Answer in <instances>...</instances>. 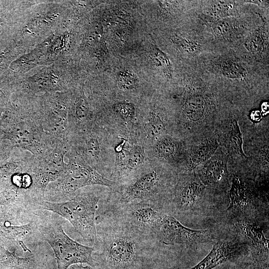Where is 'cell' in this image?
<instances>
[{"label":"cell","instance_id":"cell-12","mask_svg":"<svg viewBox=\"0 0 269 269\" xmlns=\"http://www.w3.org/2000/svg\"><path fill=\"white\" fill-rule=\"evenodd\" d=\"M231 47L253 60L269 64V19H265Z\"/></svg>","mask_w":269,"mask_h":269},{"label":"cell","instance_id":"cell-10","mask_svg":"<svg viewBox=\"0 0 269 269\" xmlns=\"http://www.w3.org/2000/svg\"><path fill=\"white\" fill-rule=\"evenodd\" d=\"M162 173L152 170L137 176L124 187L116 190L118 196L104 203L109 205H120L134 201H152L160 203L157 197L164 187Z\"/></svg>","mask_w":269,"mask_h":269},{"label":"cell","instance_id":"cell-25","mask_svg":"<svg viewBox=\"0 0 269 269\" xmlns=\"http://www.w3.org/2000/svg\"><path fill=\"white\" fill-rule=\"evenodd\" d=\"M113 109L116 114L125 121H130L134 117V106L131 102H120L116 103L114 104Z\"/></svg>","mask_w":269,"mask_h":269},{"label":"cell","instance_id":"cell-7","mask_svg":"<svg viewBox=\"0 0 269 269\" xmlns=\"http://www.w3.org/2000/svg\"><path fill=\"white\" fill-rule=\"evenodd\" d=\"M251 107L236 104L226 113L218 124L215 132L220 144L229 159L234 163H246L248 157L243 149V133L239 122Z\"/></svg>","mask_w":269,"mask_h":269},{"label":"cell","instance_id":"cell-23","mask_svg":"<svg viewBox=\"0 0 269 269\" xmlns=\"http://www.w3.org/2000/svg\"><path fill=\"white\" fill-rule=\"evenodd\" d=\"M151 60L153 64L159 71L162 75L167 79H172L173 69L168 56L156 45L153 46Z\"/></svg>","mask_w":269,"mask_h":269},{"label":"cell","instance_id":"cell-3","mask_svg":"<svg viewBox=\"0 0 269 269\" xmlns=\"http://www.w3.org/2000/svg\"><path fill=\"white\" fill-rule=\"evenodd\" d=\"M198 63L240 102L255 104L269 96V64L253 60L232 47L216 48Z\"/></svg>","mask_w":269,"mask_h":269},{"label":"cell","instance_id":"cell-6","mask_svg":"<svg viewBox=\"0 0 269 269\" xmlns=\"http://www.w3.org/2000/svg\"><path fill=\"white\" fill-rule=\"evenodd\" d=\"M196 18L212 37L215 48L231 47L243 39L269 15L261 10L237 16L212 18L197 13Z\"/></svg>","mask_w":269,"mask_h":269},{"label":"cell","instance_id":"cell-13","mask_svg":"<svg viewBox=\"0 0 269 269\" xmlns=\"http://www.w3.org/2000/svg\"><path fill=\"white\" fill-rule=\"evenodd\" d=\"M229 160L228 155L220 146L215 154L195 171L206 187L222 186L228 182L229 178Z\"/></svg>","mask_w":269,"mask_h":269},{"label":"cell","instance_id":"cell-21","mask_svg":"<svg viewBox=\"0 0 269 269\" xmlns=\"http://www.w3.org/2000/svg\"><path fill=\"white\" fill-rule=\"evenodd\" d=\"M240 228L245 236L262 253L269 254V240L263 230L254 223L243 222Z\"/></svg>","mask_w":269,"mask_h":269},{"label":"cell","instance_id":"cell-11","mask_svg":"<svg viewBox=\"0 0 269 269\" xmlns=\"http://www.w3.org/2000/svg\"><path fill=\"white\" fill-rule=\"evenodd\" d=\"M186 145L183 171H194L211 158L220 147L215 132L203 134L185 140Z\"/></svg>","mask_w":269,"mask_h":269},{"label":"cell","instance_id":"cell-17","mask_svg":"<svg viewBox=\"0 0 269 269\" xmlns=\"http://www.w3.org/2000/svg\"><path fill=\"white\" fill-rule=\"evenodd\" d=\"M174 192V202L178 209L193 205L204 193L206 187L195 171H183Z\"/></svg>","mask_w":269,"mask_h":269},{"label":"cell","instance_id":"cell-18","mask_svg":"<svg viewBox=\"0 0 269 269\" xmlns=\"http://www.w3.org/2000/svg\"><path fill=\"white\" fill-rule=\"evenodd\" d=\"M185 141L178 140L167 134L157 139L154 145V152L158 158L172 162L179 160L182 167L185 160Z\"/></svg>","mask_w":269,"mask_h":269},{"label":"cell","instance_id":"cell-24","mask_svg":"<svg viewBox=\"0 0 269 269\" xmlns=\"http://www.w3.org/2000/svg\"><path fill=\"white\" fill-rule=\"evenodd\" d=\"M117 84L120 90L131 91L138 87L139 80L133 72L124 69L120 71L117 74Z\"/></svg>","mask_w":269,"mask_h":269},{"label":"cell","instance_id":"cell-4","mask_svg":"<svg viewBox=\"0 0 269 269\" xmlns=\"http://www.w3.org/2000/svg\"><path fill=\"white\" fill-rule=\"evenodd\" d=\"M36 230L39 238L51 247L58 269H68L79 263L94 267L93 247L81 244L69 237L64 232L61 220L53 216L45 217L35 212Z\"/></svg>","mask_w":269,"mask_h":269},{"label":"cell","instance_id":"cell-27","mask_svg":"<svg viewBox=\"0 0 269 269\" xmlns=\"http://www.w3.org/2000/svg\"><path fill=\"white\" fill-rule=\"evenodd\" d=\"M68 269H94L89 265H83L82 264H75L70 266Z\"/></svg>","mask_w":269,"mask_h":269},{"label":"cell","instance_id":"cell-5","mask_svg":"<svg viewBox=\"0 0 269 269\" xmlns=\"http://www.w3.org/2000/svg\"><path fill=\"white\" fill-rule=\"evenodd\" d=\"M100 200L98 193L82 192L65 202L42 200L38 203L37 210L52 212L65 218L85 242L94 247L97 241L96 217Z\"/></svg>","mask_w":269,"mask_h":269},{"label":"cell","instance_id":"cell-14","mask_svg":"<svg viewBox=\"0 0 269 269\" xmlns=\"http://www.w3.org/2000/svg\"><path fill=\"white\" fill-rule=\"evenodd\" d=\"M91 185L105 186L112 189L118 186L116 182L104 177L90 167H83L69 172L59 181L56 189L63 195H69L81 187Z\"/></svg>","mask_w":269,"mask_h":269},{"label":"cell","instance_id":"cell-16","mask_svg":"<svg viewBox=\"0 0 269 269\" xmlns=\"http://www.w3.org/2000/svg\"><path fill=\"white\" fill-rule=\"evenodd\" d=\"M245 253V247L238 242L219 241L201 261L188 269H214L225 263L234 262Z\"/></svg>","mask_w":269,"mask_h":269},{"label":"cell","instance_id":"cell-1","mask_svg":"<svg viewBox=\"0 0 269 269\" xmlns=\"http://www.w3.org/2000/svg\"><path fill=\"white\" fill-rule=\"evenodd\" d=\"M97 241L92 256L94 269H161L155 251L158 242L115 213L99 208Z\"/></svg>","mask_w":269,"mask_h":269},{"label":"cell","instance_id":"cell-26","mask_svg":"<svg viewBox=\"0 0 269 269\" xmlns=\"http://www.w3.org/2000/svg\"><path fill=\"white\" fill-rule=\"evenodd\" d=\"M214 269H238V268L233 262H227L217 267Z\"/></svg>","mask_w":269,"mask_h":269},{"label":"cell","instance_id":"cell-8","mask_svg":"<svg viewBox=\"0 0 269 269\" xmlns=\"http://www.w3.org/2000/svg\"><path fill=\"white\" fill-rule=\"evenodd\" d=\"M99 207L119 215L140 231L153 235L162 215L159 203L152 201H134L120 205L101 204Z\"/></svg>","mask_w":269,"mask_h":269},{"label":"cell","instance_id":"cell-15","mask_svg":"<svg viewBox=\"0 0 269 269\" xmlns=\"http://www.w3.org/2000/svg\"><path fill=\"white\" fill-rule=\"evenodd\" d=\"M246 0H199L197 13L212 18L237 16L258 9Z\"/></svg>","mask_w":269,"mask_h":269},{"label":"cell","instance_id":"cell-9","mask_svg":"<svg viewBox=\"0 0 269 269\" xmlns=\"http://www.w3.org/2000/svg\"><path fill=\"white\" fill-rule=\"evenodd\" d=\"M153 235L159 243L166 246H194L210 242L213 238L210 231L188 228L166 212L162 215Z\"/></svg>","mask_w":269,"mask_h":269},{"label":"cell","instance_id":"cell-20","mask_svg":"<svg viewBox=\"0 0 269 269\" xmlns=\"http://www.w3.org/2000/svg\"><path fill=\"white\" fill-rule=\"evenodd\" d=\"M167 129V116L163 111L157 109L150 113L144 125L145 131L149 138L157 139L166 134Z\"/></svg>","mask_w":269,"mask_h":269},{"label":"cell","instance_id":"cell-2","mask_svg":"<svg viewBox=\"0 0 269 269\" xmlns=\"http://www.w3.org/2000/svg\"><path fill=\"white\" fill-rule=\"evenodd\" d=\"M178 111L184 140L215 130L238 104L231 92L200 64H185Z\"/></svg>","mask_w":269,"mask_h":269},{"label":"cell","instance_id":"cell-22","mask_svg":"<svg viewBox=\"0 0 269 269\" xmlns=\"http://www.w3.org/2000/svg\"><path fill=\"white\" fill-rule=\"evenodd\" d=\"M127 155L120 166V176H127L140 167L143 162L144 152L142 147L134 145L126 151Z\"/></svg>","mask_w":269,"mask_h":269},{"label":"cell","instance_id":"cell-19","mask_svg":"<svg viewBox=\"0 0 269 269\" xmlns=\"http://www.w3.org/2000/svg\"><path fill=\"white\" fill-rule=\"evenodd\" d=\"M229 197L230 202L228 210H243L251 203L252 196L250 189L239 175H233Z\"/></svg>","mask_w":269,"mask_h":269}]
</instances>
